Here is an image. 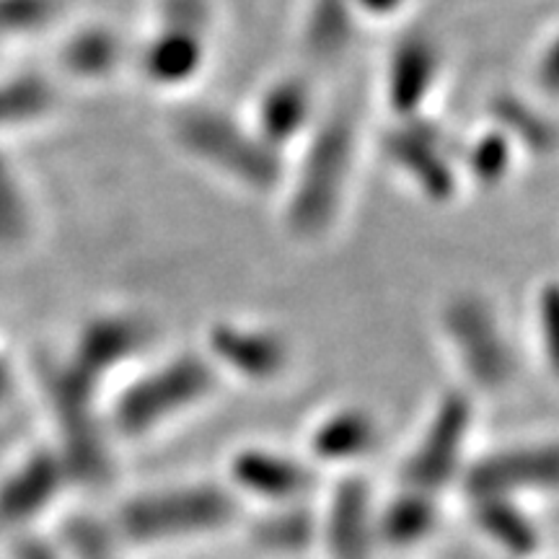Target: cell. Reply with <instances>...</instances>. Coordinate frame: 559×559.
Segmentation results:
<instances>
[{"label":"cell","instance_id":"cell-5","mask_svg":"<svg viewBox=\"0 0 559 559\" xmlns=\"http://www.w3.org/2000/svg\"><path fill=\"white\" fill-rule=\"evenodd\" d=\"M213 26L210 0H158L151 29L130 47V66L153 91L185 94L210 66Z\"/></svg>","mask_w":559,"mask_h":559},{"label":"cell","instance_id":"cell-18","mask_svg":"<svg viewBox=\"0 0 559 559\" xmlns=\"http://www.w3.org/2000/svg\"><path fill=\"white\" fill-rule=\"evenodd\" d=\"M58 66L70 81L107 83L130 66V45L115 26L86 21L60 39Z\"/></svg>","mask_w":559,"mask_h":559},{"label":"cell","instance_id":"cell-22","mask_svg":"<svg viewBox=\"0 0 559 559\" xmlns=\"http://www.w3.org/2000/svg\"><path fill=\"white\" fill-rule=\"evenodd\" d=\"M521 148L498 124L489 122L459 145L461 181H474L477 187H498L515 171Z\"/></svg>","mask_w":559,"mask_h":559},{"label":"cell","instance_id":"cell-16","mask_svg":"<svg viewBox=\"0 0 559 559\" xmlns=\"http://www.w3.org/2000/svg\"><path fill=\"white\" fill-rule=\"evenodd\" d=\"M68 485L73 481L52 445L26 453L0 479V528H26L58 502Z\"/></svg>","mask_w":559,"mask_h":559},{"label":"cell","instance_id":"cell-4","mask_svg":"<svg viewBox=\"0 0 559 559\" xmlns=\"http://www.w3.org/2000/svg\"><path fill=\"white\" fill-rule=\"evenodd\" d=\"M241 515V500L226 481H177L143 489L117 508L115 528L132 544H171L221 534Z\"/></svg>","mask_w":559,"mask_h":559},{"label":"cell","instance_id":"cell-10","mask_svg":"<svg viewBox=\"0 0 559 559\" xmlns=\"http://www.w3.org/2000/svg\"><path fill=\"white\" fill-rule=\"evenodd\" d=\"M153 342L151 321L138 311H99L88 317L70 342L68 358L60 366L70 376L102 391L111 376L138 358Z\"/></svg>","mask_w":559,"mask_h":559},{"label":"cell","instance_id":"cell-31","mask_svg":"<svg viewBox=\"0 0 559 559\" xmlns=\"http://www.w3.org/2000/svg\"><path fill=\"white\" fill-rule=\"evenodd\" d=\"M13 391V362L9 358V349H5L3 334H0V407L11 400Z\"/></svg>","mask_w":559,"mask_h":559},{"label":"cell","instance_id":"cell-17","mask_svg":"<svg viewBox=\"0 0 559 559\" xmlns=\"http://www.w3.org/2000/svg\"><path fill=\"white\" fill-rule=\"evenodd\" d=\"M381 443V423L362 404H337L313 419L309 430V459L313 466L349 469L370 456Z\"/></svg>","mask_w":559,"mask_h":559},{"label":"cell","instance_id":"cell-15","mask_svg":"<svg viewBox=\"0 0 559 559\" xmlns=\"http://www.w3.org/2000/svg\"><path fill=\"white\" fill-rule=\"evenodd\" d=\"M376 500L370 481L358 472H347L334 481L324 508L317 513L319 544L330 559H370L379 547L376 534Z\"/></svg>","mask_w":559,"mask_h":559},{"label":"cell","instance_id":"cell-28","mask_svg":"<svg viewBox=\"0 0 559 559\" xmlns=\"http://www.w3.org/2000/svg\"><path fill=\"white\" fill-rule=\"evenodd\" d=\"M58 0H0V41L34 37L58 19Z\"/></svg>","mask_w":559,"mask_h":559},{"label":"cell","instance_id":"cell-29","mask_svg":"<svg viewBox=\"0 0 559 559\" xmlns=\"http://www.w3.org/2000/svg\"><path fill=\"white\" fill-rule=\"evenodd\" d=\"M349 5H353L360 26L394 24L396 19L409 11L412 0H349Z\"/></svg>","mask_w":559,"mask_h":559},{"label":"cell","instance_id":"cell-25","mask_svg":"<svg viewBox=\"0 0 559 559\" xmlns=\"http://www.w3.org/2000/svg\"><path fill=\"white\" fill-rule=\"evenodd\" d=\"M489 122L506 130L523 156L551 151V143H555V128L544 117L542 104L519 99V96H502L495 102V107L489 109Z\"/></svg>","mask_w":559,"mask_h":559},{"label":"cell","instance_id":"cell-26","mask_svg":"<svg viewBox=\"0 0 559 559\" xmlns=\"http://www.w3.org/2000/svg\"><path fill=\"white\" fill-rule=\"evenodd\" d=\"M32 234V202L13 160L0 151V249H19Z\"/></svg>","mask_w":559,"mask_h":559},{"label":"cell","instance_id":"cell-30","mask_svg":"<svg viewBox=\"0 0 559 559\" xmlns=\"http://www.w3.org/2000/svg\"><path fill=\"white\" fill-rule=\"evenodd\" d=\"M13 559H62L60 551L37 536H21L13 547Z\"/></svg>","mask_w":559,"mask_h":559},{"label":"cell","instance_id":"cell-23","mask_svg":"<svg viewBox=\"0 0 559 559\" xmlns=\"http://www.w3.org/2000/svg\"><path fill=\"white\" fill-rule=\"evenodd\" d=\"M251 542L272 555L296 557L319 542L317 510H309L304 502H285V506H264L249 531Z\"/></svg>","mask_w":559,"mask_h":559},{"label":"cell","instance_id":"cell-12","mask_svg":"<svg viewBox=\"0 0 559 559\" xmlns=\"http://www.w3.org/2000/svg\"><path fill=\"white\" fill-rule=\"evenodd\" d=\"M443 81V50L430 34L409 32L391 45L381 68V99L389 120L430 115Z\"/></svg>","mask_w":559,"mask_h":559},{"label":"cell","instance_id":"cell-20","mask_svg":"<svg viewBox=\"0 0 559 559\" xmlns=\"http://www.w3.org/2000/svg\"><path fill=\"white\" fill-rule=\"evenodd\" d=\"M440 523V498L419 489L396 487L376 510L379 547L415 549L432 539Z\"/></svg>","mask_w":559,"mask_h":559},{"label":"cell","instance_id":"cell-13","mask_svg":"<svg viewBox=\"0 0 559 559\" xmlns=\"http://www.w3.org/2000/svg\"><path fill=\"white\" fill-rule=\"evenodd\" d=\"M319 469L309 459L293 456L270 445H243L226 464V485L236 498H251L262 506L304 502L317 487Z\"/></svg>","mask_w":559,"mask_h":559},{"label":"cell","instance_id":"cell-7","mask_svg":"<svg viewBox=\"0 0 559 559\" xmlns=\"http://www.w3.org/2000/svg\"><path fill=\"white\" fill-rule=\"evenodd\" d=\"M477 423L474 394L449 389L432 404L412 449L400 466V487L440 495L459 481L469 456V440Z\"/></svg>","mask_w":559,"mask_h":559},{"label":"cell","instance_id":"cell-21","mask_svg":"<svg viewBox=\"0 0 559 559\" xmlns=\"http://www.w3.org/2000/svg\"><path fill=\"white\" fill-rule=\"evenodd\" d=\"M58 86L39 73L0 75V135L39 128L58 109Z\"/></svg>","mask_w":559,"mask_h":559},{"label":"cell","instance_id":"cell-8","mask_svg":"<svg viewBox=\"0 0 559 559\" xmlns=\"http://www.w3.org/2000/svg\"><path fill=\"white\" fill-rule=\"evenodd\" d=\"M381 148L391 169L400 171V177L423 198L449 202L464 187L459 171V143H453L443 124L430 115L389 122Z\"/></svg>","mask_w":559,"mask_h":559},{"label":"cell","instance_id":"cell-27","mask_svg":"<svg viewBox=\"0 0 559 559\" xmlns=\"http://www.w3.org/2000/svg\"><path fill=\"white\" fill-rule=\"evenodd\" d=\"M531 340L536 355L544 360L549 376H555L559 358V313H557V288L547 283L534 293L531 300Z\"/></svg>","mask_w":559,"mask_h":559},{"label":"cell","instance_id":"cell-2","mask_svg":"<svg viewBox=\"0 0 559 559\" xmlns=\"http://www.w3.org/2000/svg\"><path fill=\"white\" fill-rule=\"evenodd\" d=\"M174 148L247 194H277L288 158L251 130L241 115L215 104H187L169 122Z\"/></svg>","mask_w":559,"mask_h":559},{"label":"cell","instance_id":"cell-24","mask_svg":"<svg viewBox=\"0 0 559 559\" xmlns=\"http://www.w3.org/2000/svg\"><path fill=\"white\" fill-rule=\"evenodd\" d=\"M360 24L349 0H306L300 16V45L319 60L337 58L353 45Z\"/></svg>","mask_w":559,"mask_h":559},{"label":"cell","instance_id":"cell-1","mask_svg":"<svg viewBox=\"0 0 559 559\" xmlns=\"http://www.w3.org/2000/svg\"><path fill=\"white\" fill-rule=\"evenodd\" d=\"M358 130L345 115L319 117L311 135L288 156L280 185V218L290 239L319 243L337 228L353 194Z\"/></svg>","mask_w":559,"mask_h":559},{"label":"cell","instance_id":"cell-11","mask_svg":"<svg viewBox=\"0 0 559 559\" xmlns=\"http://www.w3.org/2000/svg\"><path fill=\"white\" fill-rule=\"evenodd\" d=\"M559 456L555 440H526L479 453L466 461L461 487L466 498H513L528 492H555Z\"/></svg>","mask_w":559,"mask_h":559},{"label":"cell","instance_id":"cell-3","mask_svg":"<svg viewBox=\"0 0 559 559\" xmlns=\"http://www.w3.org/2000/svg\"><path fill=\"white\" fill-rule=\"evenodd\" d=\"M218 370L202 349H179L151 362L111 396L104 417L111 436L124 440L148 438L202 407L221 386Z\"/></svg>","mask_w":559,"mask_h":559},{"label":"cell","instance_id":"cell-14","mask_svg":"<svg viewBox=\"0 0 559 559\" xmlns=\"http://www.w3.org/2000/svg\"><path fill=\"white\" fill-rule=\"evenodd\" d=\"M321 115L313 83L298 73H283L257 91L243 120L270 148L288 158L311 135Z\"/></svg>","mask_w":559,"mask_h":559},{"label":"cell","instance_id":"cell-6","mask_svg":"<svg viewBox=\"0 0 559 559\" xmlns=\"http://www.w3.org/2000/svg\"><path fill=\"white\" fill-rule=\"evenodd\" d=\"M440 337L449 347L466 391L498 394L519 376V355L500 311L477 290H461L443 304L438 317Z\"/></svg>","mask_w":559,"mask_h":559},{"label":"cell","instance_id":"cell-19","mask_svg":"<svg viewBox=\"0 0 559 559\" xmlns=\"http://www.w3.org/2000/svg\"><path fill=\"white\" fill-rule=\"evenodd\" d=\"M469 521L489 547L510 559H534L542 549V531L521 500L472 498Z\"/></svg>","mask_w":559,"mask_h":559},{"label":"cell","instance_id":"cell-9","mask_svg":"<svg viewBox=\"0 0 559 559\" xmlns=\"http://www.w3.org/2000/svg\"><path fill=\"white\" fill-rule=\"evenodd\" d=\"M218 370V376L270 386L283 379L293 366V347L288 334L262 321L218 319L210 324L205 345L200 347Z\"/></svg>","mask_w":559,"mask_h":559}]
</instances>
